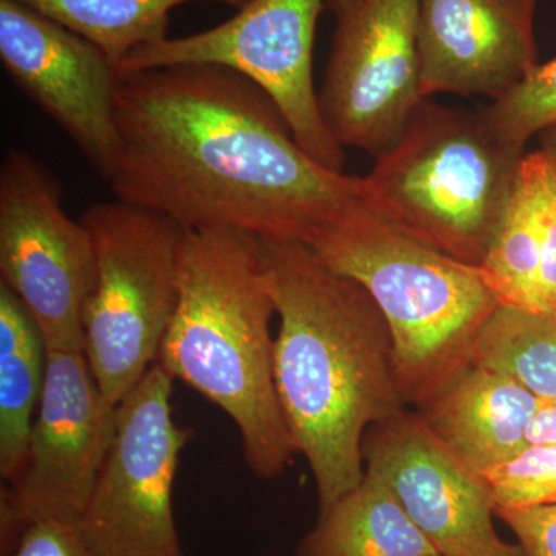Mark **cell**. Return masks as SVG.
Returning a JSON list of instances; mask_svg holds the SVG:
<instances>
[{
    "instance_id": "1",
    "label": "cell",
    "mask_w": 556,
    "mask_h": 556,
    "mask_svg": "<svg viewBox=\"0 0 556 556\" xmlns=\"http://www.w3.org/2000/svg\"><path fill=\"white\" fill-rule=\"evenodd\" d=\"M115 121L110 188L186 230L306 244L361 190V177L302 149L262 87L222 65L121 73Z\"/></svg>"
},
{
    "instance_id": "2",
    "label": "cell",
    "mask_w": 556,
    "mask_h": 556,
    "mask_svg": "<svg viewBox=\"0 0 556 556\" xmlns=\"http://www.w3.org/2000/svg\"><path fill=\"white\" fill-rule=\"evenodd\" d=\"M278 317L274 378L298 455L316 484L318 511L365 477V434L407 412L386 317L353 278L305 243L260 239Z\"/></svg>"
},
{
    "instance_id": "3",
    "label": "cell",
    "mask_w": 556,
    "mask_h": 556,
    "mask_svg": "<svg viewBox=\"0 0 556 556\" xmlns=\"http://www.w3.org/2000/svg\"><path fill=\"white\" fill-rule=\"evenodd\" d=\"M276 305L260 239L233 229L188 230L179 299L159 364L232 420L249 470L283 473L298 455L274 378Z\"/></svg>"
},
{
    "instance_id": "4",
    "label": "cell",
    "mask_w": 556,
    "mask_h": 556,
    "mask_svg": "<svg viewBox=\"0 0 556 556\" xmlns=\"http://www.w3.org/2000/svg\"><path fill=\"white\" fill-rule=\"evenodd\" d=\"M306 247L327 268L367 289L379 306L408 407L419 408L470 367L479 331L501 306L481 266L401 232L358 197Z\"/></svg>"
},
{
    "instance_id": "5",
    "label": "cell",
    "mask_w": 556,
    "mask_h": 556,
    "mask_svg": "<svg viewBox=\"0 0 556 556\" xmlns=\"http://www.w3.org/2000/svg\"><path fill=\"white\" fill-rule=\"evenodd\" d=\"M525 155L485 109L424 100L361 177L358 200L420 243L481 266Z\"/></svg>"
},
{
    "instance_id": "6",
    "label": "cell",
    "mask_w": 556,
    "mask_h": 556,
    "mask_svg": "<svg viewBox=\"0 0 556 556\" xmlns=\"http://www.w3.org/2000/svg\"><path fill=\"white\" fill-rule=\"evenodd\" d=\"M97 252L84 313V354L112 407L159 362L179 299L188 230L150 208L115 201L83 215Z\"/></svg>"
},
{
    "instance_id": "7",
    "label": "cell",
    "mask_w": 556,
    "mask_h": 556,
    "mask_svg": "<svg viewBox=\"0 0 556 556\" xmlns=\"http://www.w3.org/2000/svg\"><path fill=\"white\" fill-rule=\"evenodd\" d=\"M174 382L156 362L116 407L112 444L78 519L93 556H185L174 485L193 433L175 422Z\"/></svg>"
},
{
    "instance_id": "8",
    "label": "cell",
    "mask_w": 556,
    "mask_h": 556,
    "mask_svg": "<svg viewBox=\"0 0 556 556\" xmlns=\"http://www.w3.org/2000/svg\"><path fill=\"white\" fill-rule=\"evenodd\" d=\"M0 277L30 311L47 350L84 351L93 240L83 219L65 214L56 177L21 149L0 167Z\"/></svg>"
},
{
    "instance_id": "9",
    "label": "cell",
    "mask_w": 556,
    "mask_h": 556,
    "mask_svg": "<svg viewBox=\"0 0 556 556\" xmlns=\"http://www.w3.org/2000/svg\"><path fill=\"white\" fill-rule=\"evenodd\" d=\"M325 0H249L211 30L167 38L130 53L119 72L214 64L262 87L302 149L329 170L345 169V152L328 129L313 78L318 17Z\"/></svg>"
},
{
    "instance_id": "10",
    "label": "cell",
    "mask_w": 556,
    "mask_h": 556,
    "mask_svg": "<svg viewBox=\"0 0 556 556\" xmlns=\"http://www.w3.org/2000/svg\"><path fill=\"white\" fill-rule=\"evenodd\" d=\"M334 17L318 91L328 129L343 149L378 156L422 102L419 0H325Z\"/></svg>"
},
{
    "instance_id": "11",
    "label": "cell",
    "mask_w": 556,
    "mask_h": 556,
    "mask_svg": "<svg viewBox=\"0 0 556 556\" xmlns=\"http://www.w3.org/2000/svg\"><path fill=\"white\" fill-rule=\"evenodd\" d=\"M115 417L84 351L47 350L27 457L0 500L3 554L35 522H78L112 444Z\"/></svg>"
},
{
    "instance_id": "12",
    "label": "cell",
    "mask_w": 556,
    "mask_h": 556,
    "mask_svg": "<svg viewBox=\"0 0 556 556\" xmlns=\"http://www.w3.org/2000/svg\"><path fill=\"white\" fill-rule=\"evenodd\" d=\"M0 60L109 181L119 153L118 65L90 40L20 0H0Z\"/></svg>"
},
{
    "instance_id": "13",
    "label": "cell",
    "mask_w": 556,
    "mask_h": 556,
    "mask_svg": "<svg viewBox=\"0 0 556 556\" xmlns=\"http://www.w3.org/2000/svg\"><path fill=\"white\" fill-rule=\"evenodd\" d=\"M362 455L365 471L393 492L442 556H526L518 543L497 533L484 479L460 463L416 412L369 428Z\"/></svg>"
},
{
    "instance_id": "14",
    "label": "cell",
    "mask_w": 556,
    "mask_h": 556,
    "mask_svg": "<svg viewBox=\"0 0 556 556\" xmlns=\"http://www.w3.org/2000/svg\"><path fill=\"white\" fill-rule=\"evenodd\" d=\"M538 0H419L420 94L482 97L517 89L540 64Z\"/></svg>"
},
{
    "instance_id": "15",
    "label": "cell",
    "mask_w": 556,
    "mask_h": 556,
    "mask_svg": "<svg viewBox=\"0 0 556 556\" xmlns=\"http://www.w3.org/2000/svg\"><path fill=\"white\" fill-rule=\"evenodd\" d=\"M541 399L501 369L471 364L416 408L424 424L479 477L529 445Z\"/></svg>"
},
{
    "instance_id": "16",
    "label": "cell",
    "mask_w": 556,
    "mask_h": 556,
    "mask_svg": "<svg viewBox=\"0 0 556 556\" xmlns=\"http://www.w3.org/2000/svg\"><path fill=\"white\" fill-rule=\"evenodd\" d=\"M295 556H442L390 489L365 471L356 489L318 511Z\"/></svg>"
},
{
    "instance_id": "17",
    "label": "cell",
    "mask_w": 556,
    "mask_h": 556,
    "mask_svg": "<svg viewBox=\"0 0 556 556\" xmlns=\"http://www.w3.org/2000/svg\"><path fill=\"white\" fill-rule=\"evenodd\" d=\"M47 372V346L30 311L0 283V477L24 467Z\"/></svg>"
},
{
    "instance_id": "18",
    "label": "cell",
    "mask_w": 556,
    "mask_h": 556,
    "mask_svg": "<svg viewBox=\"0 0 556 556\" xmlns=\"http://www.w3.org/2000/svg\"><path fill=\"white\" fill-rule=\"evenodd\" d=\"M100 47L116 65L169 38L172 11L199 0H20ZM240 10L249 0H211Z\"/></svg>"
},
{
    "instance_id": "19",
    "label": "cell",
    "mask_w": 556,
    "mask_h": 556,
    "mask_svg": "<svg viewBox=\"0 0 556 556\" xmlns=\"http://www.w3.org/2000/svg\"><path fill=\"white\" fill-rule=\"evenodd\" d=\"M471 364L507 372L540 399H556V316L501 305L479 331Z\"/></svg>"
},
{
    "instance_id": "20",
    "label": "cell",
    "mask_w": 556,
    "mask_h": 556,
    "mask_svg": "<svg viewBox=\"0 0 556 556\" xmlns=\"http://www.w3.org/2000/svg\"><path fill=\"white\" fill-rule=\"evenodd\" d=\"M540 266L541 228L535 195L519 166L506 212L481 269L501 305L535 311Z\"/></svg>"
},
{
    "instance_id": "21",
    "label": "cell",
    "mask_w": 556,
    "mask_h": 556,
    "mask_svg": "<svg viewBox=\"0 0 556 556\" xmlns=\"http://www.w3.org/2000/svg\"><path fill=\"white\" fill-rule=\"evenodd\" d=\"M496 130L514 144L527 142L556 124V58L535 70L503 100L486 105Z\"/></svg>"
},
{
    "instance_id": "22",
    "label": "cell",
    "mask_w": 556,
    "mask_h": 556,
    "mask_svg": "<svg viewBox=\"0 0 556 556\" xmlns=\"http://www.w3.org/2000/svg\"><path fill=\"white\" fill-rule=\"evenodd\" d=\"M482 479L495 510L556 504V445L529 444Z\"/></svg>"
},
{
    "instance_id": "23",
    "label": "cell",
    "mask_w": 556,
    "mask_h": 556,
    "mask_svg": "<svg viewBox=\"0 0 556 556\" xmlns=\"http://www.w3.org/2000/svg\"><path fill=\"white\" fill-rule=\"evenodd\" d=\"M521 166L532 185L541 228L535 313L556 316V172L541 149L526 153Z\"/></svg>"
},
{
    "instance_id": "24",
    "label": "cell",
    "mask_w": 556,
    "mask_h": 556,
    "mask_svg": "<svg viewBox=\"0 0 556 556\" xmlns=\"http://www.w3.org/2000/svg\"><path fill=\"white\" fill-rule=\"evenodd\" d=\"M3 556H93L78 522L49 519L22 530Z\"/></svg>"
},
{
    "instance_id": "25",
    "label": "cell",
    "mask_w": 556,
    "mask_h": 556,
    "mask_svg": "<svg viewBox=\"0 0 556 556\" xmlns=\"http://www.w3.org/2000/svg\"><path fill=\"white\" fill-rule=\"evenodd\" d=\"M495 514L517 536L526 556H556V504L497 508Z\"/></svg>"
},
{
    "instance_id": "26",
    "label": "cell",
    "mask_w": 556,
    "mask_h": 556,
    "mask_svg": "<svg viewBox=\"0 0 556 556\" xmlns=\"http://www.w3.org/2000/svg\"><path fill=\"white\" fill-rule=\"evenodd\" d=\"M527 439L529 444L556 445V399H541Z\"/></svg>"
},
{
    "instance_id": "27",
    "label": "cell",
    "mask_w": 556,
    "mask_h": 556,
    "mask_svg": "<svg viewBox=\"0 0 556 556\" xmlns=\"http://www.w3.org/2000/svg\"><path fill=\"white\" fill-rule=\"evenodd\" d=\"M540 139L541 150L548 156V160L554 164L556 172V124L555 126L548 127V129L541 131L538 135Z\"/></svg>"
}]
</instances>
